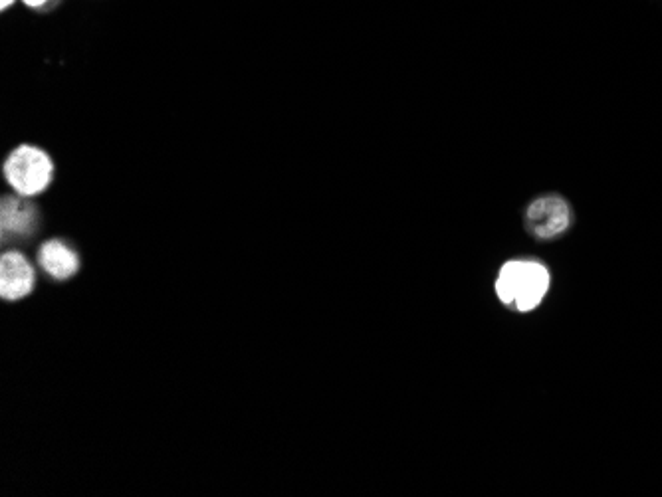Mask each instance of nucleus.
<instances>
[{"label":"nucleus","instance_id":"1","mask_svg":"<svg viewBox=\"0 0 662 497\" xmlns=\"http://www.w3.org/2000/svg\"><path fill=\"white\" fill-rule=\"evenodd\" d=\"M54 177V163L46 151L34 145H20L4 161V179L20 197H36L48 189Z\"/></svg>","mask_w":662,"mask_h":497},{"label":"nucleus","instance_id":"2","mask_svg":"<svg viewBox=\"0 0 662 497\" xmlns=\"http://www.w3.org/2000/svg\"><path fill=\"white\" fill-rule=\"evenodd\" d=\"M526 220L532 234L548 240L563 234L569 228L571 210L561 197H544L530 204Z\"/></svg>","mask_w":662,"mask_h":497},{"label":"nucleus","instance_id":"3","mask_svg":"<svg viewBox=\"0 0 662 497\" xmlns=\"http://www.w3.org/2000/svg\"><path fill=\"white\" fill-rule=\"evenodd\" d=\"M36 282L28 258L20 252H6L0 260V296L6 301L26 298Z\"/></svg>","mask_w":662,"mask_h":497},{"label":"nucleus","instance_id":"4","mask_svg":"<svg viewBox=\"0 0 662 497\" xmlns=\"http://www.w3.org/2000/svg\"><path fill=\"white\" fill-rule=\"evenodd\" d=\"M0 222L4 242L24 240L38 228V210L32 202H28V197H4Z\"/></svg>","mask_w":662,"mask_h":497},{"label":"nucleus","instance_id":"5","mask_svg":"<svg viewBox=\"0 0 662 497\" xmlns=\"http://www.w3.org/2000/svg\"><path fill=\"white\" fill-rule=\"evenodd\" d=\"M38 266L54 280H68L80 268L78 254L62 240H48L38 250Z\"/></svg>","mask_w":662,"mask_h":497},{"label":"nucleus","instance_id":"6","mask_svg":"<svg viewBox=\"0 0 662 497\" xmlns=\"http://www.w3.org/2000/svg\"><path fill=\"white\" fill-rule=\"evenodd\" d=\"M26 6H30V8H40V6H44V4H48L50 0H22Z\"/></svg>","mask_w":662,"mask_h":497},{"label":"nucleus","instance_id":"7","mask_svg":"<svg viewBox=\"0 0 662 497\" xmlns=\"http://www.w3.org/2000/svg\"><path fill=\"white\" fill-rule=\"evenodd\" d=\"M14 2H16V0H0V8H2V10H6V8H8V6H12Z\"/></svg>","mask_w":662,"mask_h":497}]
</instances>
